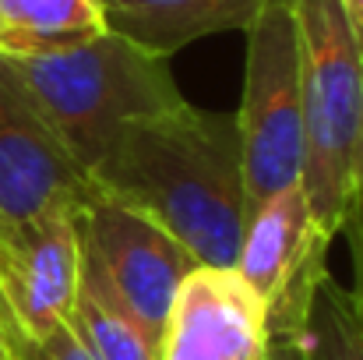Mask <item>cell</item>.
Segmentation results:
<instances>
[{"label": "cell", "instance_id": "cell-6", "mask_svg": "<svg viewBox=\"0 0 363 360\" xmlns=\"http://www.w3.org/2000/svg\"><path fill=\"white\" fill-rule=\"evenodd\" d=\"M96 184L43 117L11 57L0 53V219L82 212Z\"/></svg>", "mask_w": 363, "mask_h": 360}, {"label": "cell", "instance_id": "cell-14", "mask_svg": "<svg viewBox=\"0 0 363 360\" xmlns=\"http://www.w3.org/2000/svg\"><path fill=\"white\" fill-rule=\"evenodd\" d=\"M4 332H7L11 360H92L89 350L78 343V336L71 332V325H60L57 332H50L43 339L21 336L14 329H4Z\"/></svg>", "mask_w": 363, "mask_h": 360}, {"label": "cell", "instance_id": "cell-3", "mask_svg": "<svg viewBox=\"0 0 363 360\" xmlns=\"http://www.w3.org/2000/svg\"><path fill=\"white\" fill-rule=\"evenodd\" d=\"M300 50L303 177L300 187L325 244L342 234L360 177L363 60L342 0H289Z\"/></svg>", "mask_w": 363, "mask_h": 360}, {"label": "cell", "instance_id": "cell-12", "mask_svg": "<svg viewBox=\"0 0 363 360\" xmlns=\"http://www.w3.org/2000/svg\"><path fill=\"white\" fill-rule=\"evenodd\" d=\"M67 325L92 360H159V343L85 265Z\"/></svg>", "mask_w": 363, "mask_h": 360}, {"label": "cell", "instance_id": "cell-13", "mask_svg": "<svg viewBox=\"0 0 363 360\" xmlns=\"http://www.w3.org/2000/svg\"><path fill=\"white\" fill-rule=\"evenodd\" d=\"M307 360H363V318L350 286L335 283L332 272L314 286L303 318Z\"/></svg>", "mask_w": 363, "mask_h": 360}, {"label": "cell", "instance_id": "cell-17", "mask_svg": "<svg viewBox=\"0 0 363 360\" xmlns=\"http://www.w3.org/2000/svg\"><path fill=\"white\" fill-rule=\"evenodd\" d=\"M342 11H346L350 25L357 28V36H363V0H342Z\"/></svg>", "mask_w": 363, "mask_h": 360}, {"label": "cell", "instance_id": "cell-2", "mask_svg": "<svg viewBox=\"0 0 363 360\" xmlns=\"http://www.w3.org/2000/svg\"><path fill=\"white\" fill-rule=\"evenodd\" d=\"M7 57L43 117L85 170L103 159L130 120L184 103L169 57L148 53L117 32H103L67 50Z\"/></svg>", "mask_w": 363, "mask_h": 360}, {"label": "cell", "instance_id": "cell-4", "mask_svg": "<svg viewBox=\"0 0 363 360\" xmlns=\"http://www.w3.org/2000/svg\"><path fill=\"white\" fill-rule=\"evenodd\" d=\"M250 209L303 177L300 50L289 0H264L247 28V78L237 110Z\"/></svg>", "mask_w": 363, "mask_h": 360}, {"label": "cell", "instance_id": "cell-11", "mask_svg": "<svg viewBox=\"0 0 363 360\" xmlns=\"http://www.w3.org/2000/svg\"><path fill=\"white\" fill-rule=\"evenodd\" d=\"M103 32L99 0H0V53L67 50Z\"/></svg>", "mask_w": 363, "mask_h": 360}, {"label": "cell", "instance_id": "cell-8", "mask_svg": "<svg viewBox=\"0 0 363 360\" xmlns=\"http://www.w3.org/2000/svg\"><path fill=\"white\" fill-rule=\"evenodd\" d=\"M82 286L78 212L25 223L0 219V322L43 339L67 325Z\"/></svg>", "mask_w": 363, "mask_h": 360}, {"label": "cell", "instance_id": "cell-19", "mask_svg": "<svg viewBox=\"0 0 363 360\" xmlns=\"http://www.w3.org/2000/svg\"><path fill=\"white\" fill-rule=\"evenodd\" d=\"M0 360H11V350H7V332H4V322H0Z\"/></svg>", "mask_w": 363, "mask_h": 360}, {"label": "cell", "instance_id": "cell-7", "mask_svg": "<svg viewBox=\"0 0 363 360\" xmlns=\"http://www.w3.org/2000/svg\"><path fill=\"white\" fill-rule=\"evenodd\" d=\"M328 247L300 184H289L250 209L233 268L264 300L268 332H303L314 286L328 276Z\"/></svg>", "mask_w": 363, "mask_h": 360}, {"label": "cell", "instance_id": "cell-18", "mask_svg": "<svg viewBox=\"0 0 363 360\" xmlns=\"http://www.w3.org/2000/svg\"><path fill=\"white\" fill-rule=\"evenodd\" d=\"M360 60H363V36H360ZM357 191H363V127H360V177H357Z\"/></svg>", "mask_w": 363, "mask_h": 360}, {"label": "cell", "instance_id": "cell-9", "mask_svg": "<svg viewBox=\"0 0 363 360\" xmlns=\"http://www.w3.org/2000/svg\"><path fill=\"white\" fill-rule=\"evenodd\" d=\"M268 307L237 268L194 265L162 325L159 360H264Z\"/></svg>", "mask_w": 363, "mask_h": 360}, {"label": "cell", "instance_id": "cell-5", "mask_svg": "<svg viewBox=\"0 0 363 360\" xmlns=\"http://www.w3.org/2000/svg\"><path fill=\"white\" fill-rule=\"evenodd\" d=\"M82 265L121 300L159 343L169 304L184 276L198 265L184 244L155 227L148 216L106 195H92L78 212Z\"/></svg>", "mask_w": 363, "mask_h": 360}, {"label": "cell", "instance_id": "cell-15", "mask_svg": "<svg viewBox=\"0 0 363 360\" xmlns=\"http://www.w3.org/2000/svg\"><path fill=\"white\" fill-rule=\"evenodd\" d=\"M342 234L350 237V247H353V286H350V293H353V304L363 318V191H357L353 202H350Z\"/></svg>", "mask_w": 363, "mask_h": 360}, {"label": "cell", "instance_id": "cell-1", "mask_svg": "<svg viewBox=\"0 0 363 360\" xmlns=\"http://www.w3.org/2000/svg\"><path fill=\"white\" fill-rule=\"evenodd\" d=\"M99 195L148 216L198 265L233 268L250 198L237 114L173 110L130 120L89 170Z\"/></svg>", "mask_w": 363, "mask_h": 360}, {"label": "cell", "instance_id": "cell-16", "mask_svg": "<svg viewBox=\"0 0 363 360\" xmlns=\"http://www.w3.org/2000/svg\"><path fill=\"white\" fill-rule=\"evenodd\" d=\"M264 360H307L303 332H268Z\"/></svg>", "mask_w": 363, "mask_h": 360}, {"label": "cell", "instance_id": "cell-10", "mask_svg": "<svg viewBox=\"0 0 363 360\" xmlns=\"http://www.w3.org/2000/svg\"><path fill=\"white\" fill-rule=\"evenodd\" d=\"M264 0H99L106 32L173 57L187 43L219 32H247Z\"/></svg>", "mask_w": 363, "mask_h": 360}]
</instances>
